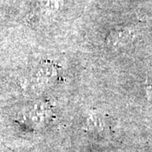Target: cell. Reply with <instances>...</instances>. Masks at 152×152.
<instances>
[{"instance_id":"obj_1","label":"cell","mask_w":152,"mask_h":152,"mask_svg":"<svg viewBox=\"0 0 152 152\" xmlns=\"http://www.w3.org/2000/svg\"><path fill=\"white\" fill-rule=\"evenodd\" d=\"M134 37L133 31L127 28L124 29H118L110 34L108 37V42L113 47H119L126 45L130 42Z\"/></svg>"},{"instance_id":"obj_2","label":"cell","mask_w":152,"mask_h":152,"mask_svg":"<svg viewBox=\"0 0 152 152\" xmlns=\"http://www.w3.org/2000/svg\"><path fill=\"white\" fill-rule=\"evenodd\" d=\"M60 5L59 0H45L41 5V9L45 13L51 14L58 10Z\"/></svg>"},{"instance_id":"obj_3","label":"cell","mask_w":152,"mask_h":152,"mask_svg":"<svg viewBox=\"0 0 152 152\" xmlns=\"http://www.w3.org/2000/svg\"><path fill=\"white\" fill-rule=\"evenodd\" d=\"M88 124L91 125V127L95 128V129H97V128H100L102 124V119L97 117V116H94L93 114L91 115L90 118L88 119Z\"/></svg>"}]
</instances>
